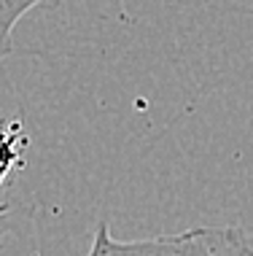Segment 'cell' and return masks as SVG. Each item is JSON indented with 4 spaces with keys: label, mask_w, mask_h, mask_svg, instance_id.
<instances>
[{
    "label": "cell",
    "mask_w": 253,
    "mask_h": 256,
    "mask_svg": "<svg viewBox=\"0 0 253 256\" xmlns=\"http://www.w3.org/2000/svg\"><path fill=\"white\" fill-rule=\"evenodd\" d=\"M35 0H11V3H0V60L11 52V38H13V27L24 16L27 11L35 8Z\"/></svg>",
    "instance_id": "2"
},
{
    "label": "cell",
    "mask_w": 253,
    "mask_h": 256,
    "mask_svg": "<svg viewBox=\"0 0 253 256\" xmlns=\"http://www.w3.org/2000/svg\"><path fill=\"white\" fill-rule=\"evenodd\" d=\"M248 240L237 238L235 230H186L165 238L148 240H119L102 221L94 230L92 248L86 256H235L237 246Z\"/></svg>",
    "instance_id": "1"
}]
</instances>
